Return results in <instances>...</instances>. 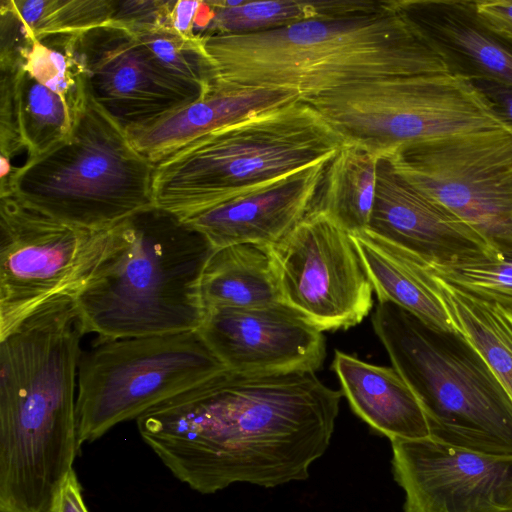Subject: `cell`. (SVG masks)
<instances>
[{"instance_id": "26", "label": "cell", "mask_w": 512, "mask_h": 512, "mask_svg": "<svg viewBox=\"0 0 512 512\" xmlns=\"http://www.w3.org/2000/svg\"><path fill=\"white\" fill-rule=\"evenodd\" d=\"M115 7L113 0H1V35L13 45L80 35L109 22Z\"/></svg>"}, {"instance_id": "1", "label": "cell", "mask_w": 512, "mask_h": 512, "mask_svg": "<svg viewBox=\"0 0 512 512\" xmlns=\"http://www.w3.org/2000/svg\"><path fill=\"white\" fill-rule=\"evenodd\" d=\"M342 396L312 370L226 369L136 421L164 466L198 493L234 483L272 488L309 477L330 444Z\"/></svg>"}, {"instance_id": "32", "label": "cell", "mask_w": 512, "mask_h": 512, "mask_svg": "<svg viewBox=\"0 0 512 512\" xmlns=\"http://www.w3.org/2000/svg\"><path fill=\"white\" fill-rule=\"evenodd\" d=\"M45 512H89L74 469L62 480Z\"/></svg>"}, {"instance_id": "27", "label": "cell", "mask_w": 512, "mask_h": 512, "mask_svg": "<svg viewBox=\"0 0 512 512\" xmlns=\"http://www.w3.org/2000/svg\"><path fill=\"white\" fill-rule=\"evenodd\" d=\"M0 66L12 71L18 126L28 159L39 157L68 139L85 106L75 108L29 75L16 59L0 61Z\"/></svg>"}, {"instance_id": "16", "label": "cell", "mask_w": 512, "mask_h": 512, "mask_svg": "<svg viewBox=\"0 0 512 512\" xmlns=\"http://www.w3.org/2000/svg\"><path fill=\"white\" fill-rule=\"evenodd\" d=\"M367 230L426 263L501 259L471 226L404 180L386 156L378 160Z\"/></svg>"}, {"instance_id": "14", "label": "cell", "mask_w": 512, "mask_h": 512, "mask_svg": "<svg viewBox=\"0 0 512 512\" xmlns=\"http://www.w3.org/2000/svg\"><path fill=\"white\" fill-rule=\"evenodd\" d=\"M404 512H512V456H493L434 439L391 441Z\"/></svg>"}, {"instance_id": "11", "label": "cell", "mask_w": 512, "mask_h": 512, "mask_svg": "<svg viewBox=\"0 0 512 512\" xmlns=\"http://www.w3.org/2000/svg\"><path fill=\"white\" fill-rule=\"evenodd\" d=\"M107 230L71 225L0 196V339L43 305L76 296Z\"/></svg>"}, {"instance_id": "4", "label": "cell", "mask_w": 512, "mask_h": 512, "mask_svg": "<svg viewBox=\"0 0 512 512\" xmlns=\"http://www.w3.org/2000/svg\"><path fill=\"white\" fill-rule=\"evenodd\" d=\"M208 239L155 206L107 230L104 249L75 296L85 332L119 339L199 330Z\"/></svg>"}, {"instance_id": "2", "label": "cell", "mask_w": 512, "mask_h": 512, "mask_svg": "<svg viewBox=\"0 0 512 512\" xmlns=\"http://www.w3.org/2000/svg\"><path fill=\"white\" fill-rule=\"evenodd\" d=\"M84 333L75 297L66 296L0 339V512H45L73 469Z\"/></svg>"}, {"instance_id": "7", "label": "cell", "mask_w": 512, "mask_h": 512, "mask_svg": "<svg viewBox=\"0 0 512 512\" xmlns=\"http://www.w3.org/2000/svg\"><path fill=\"white\" fill-rule=\"evenodd\" d=\"M153 173L154 164L88 89L69 138L14 167L0 196L71 225L106 230L154 206Z\"/></svg>"}, {"instance_id": "18", "label": "cell", "mask_w": 512, "mask_h": 512, "mask_svg": "<svg viewBox=\"0 0 512 512\" xmlns=\"http://www.w3.org/2000/svg\"><path fill=\"white\" fill-rule=\"evenodd\" d=\"M445 59L451 73L512 86V42L478 17L474 0H397Z\"/></svg>"}, {"instance_id": "24", "label": "cell", "mask_w": 512, "mask_h": 512, "mask_svg": "<svg viewBox=\"0 0 512 512\" xmlns=\"http://www.w3.org/2000/svg\"><path fill=\"white\" fill-rule=\"evenodd\" d=\"M432 278L455 332L480 354L512 400V311Z\"/></svg>"}, {"instance_id": "21", "label": "cell", "mask_w": 512, "mask_h": 512, "mask_svg": "<svg viewBox=\"0 0 512 512\" xmlns=\"http://www.w3.org/2000/svg\"><path fill=\"white\" fill-rule=\"evenodd\" d=\"M378 302H392L427 325L455 332L422 261L369 230L350 233Z\"/></svg>"}, {"instance_id": "15", "label": "cell", "mask_w": 512, "mask_h": 512, "mask_svg": "<svg viewBox=\"0 0 512 512\" xmlns=\"http://www.w3.org/2000/svg\"><path fill=\"white\" fill-rule=\"evenodd\" d=\"M199 332L227 369L317 371L326 356L323 332L285 303L209 308Z\"/></svg>"}, {"instance_id": "20", "label": "cell", "mask_w": 512, "mask_h": 512, "mask_svg": "<svg viewBox=\"0 0 512 512\" xmlns=\"http://www.w3.org/2000/svg\"><path fill=\"white\" fill-rule=\"evenodd\" d=\"M332 369L353 412L375 431L390 441L431 437L418 398L394 367L370 364L336 350Z\"/></svg>"}, {"instance_id": "13", "label": "cell", "mask_w": 512, "mask_h": 512, "mask_svg": "<svg viewBox=\"0 0 512 512\" xmlns=\"http://www.w3.org/2000/svg\"><path fill=\"white\" fill-rule=\"evenodd\" d=\"M73 48L91 95L126 129L210 91L167 71L127 27L113 20L74 35Z\"/></svg>"}, {"instance_id": "30", "label": "cell", "mask_w": 512, "mask_h": 512, "mask_svg": "<svg viewBox=\"0 0 512 512\" xmlns=\"http://www.w3.org/2000/svg\"><path fill=\"white\" fill-rule=\"evenodd\" d=\"M25 149L19 130L13 93L12 71L0 66V160L10 162Z\"/></svg>"}, {"instance_id": "10", "label": "cell", "mask_w": 512, "mask_h": 512, "mask_svg": "<svg viewBox=\"0 0 512 512\" xmlns=\"http://www.w3.org/2000/svg\"><path fill=\"white\" fill-rule=\"evenodd\" d=\"M386 157L410 185L512 260V127L439 137Z\"/></svg>"}, {"instance_id": "12", "label": "cell", "mask_w": 512, "mask_h": 512, "mask_svg": "<svg viewBox=\"0 0 512 512\" xmlns=\"http://www.w3.org/2000/svg\"><path fill=\"white\" fill-rule=\"evenodd\" d=\"M273 252L283 303L320 331L346 330L370 313L374 290L360 255L327 213L310 211Z\"/></svg>"}, {"instance_id": "29", "label": "cell", "mask_w": 512, "mask_h": 512, "mask_svg": "<svg viewBox=\"0 0 512 512\" xmlns=\"http://www.w3.org/2000/svg\"><path fill=\"white\" fill-rule=\"evenodd\" d=\"M434 277L484 301L512 311V260L468 259L445 263H426Z\"/></svg>"}, {"instance_id": "23", "label": "cell", "mask_w": 512, "mask_h": 512, "mask_svg": "<svg viewBox=\"0 0 512 512\" xmlns=\"http://www.w3.org/2000/svg\"><path fill=\"white\" fill-rule=\"evenodd\" d=\"M379 158L361 145L346 143L327 163L310 211L327 213L349 233L366 230L375 202Z\"/></svg>"}, {"instance_id": "28", "label": "cell", "mask_w": 512, "mask_h": 512, "mask_svg": "<svg viewBox=\"0 0 512 512\" xmlns=\"http://www.w3.org/2000/svg\"><path fill=\"white\" fill-rule=\"evenodd\" d=\"M124 26L173 75L206 90H211L217 84L214 67L204 50L200 35L185 37L163 23Z\"/></svg>"}, {"instance_id": "22", "label": "cell", "mask_w": 512, "mask_h": 512, "mask_svg": "<svg viewBox=\"0 0 512 512\" xmlns=\"http://www.w3.org/2000/svg\"><path fill=\"white\" fill-rule=\"evenodd\" d=\"M200 290L205 309L283 303L273 246L240 243L215 248Z\"/></svg>"}, {"instance_id": "19", "label": "cell", "mask_w": 512, "mask_h": 512, "mask_svg": "<svg viewBox=\"0 0 512 512\" xmlns=\"http://www.w3.org/2000/svg\"><path fill=\"white\" fill-rule=\"evenodd\" d=\"M297 100H301L299 94L289 90L216 84L203 97L126 130L137 150L155 165L220 128Z\"/></svg>"}, {"instance_id": "8", "label": "cell", "mask_w": 512, "mask_h": 512, "mask_svg": "<svg viewBox=\"0 0 512 512\" xmlns=\"http://www.w3.org/2000/svg\"><path fill=\"white\" fill-rule=\"evenodd\" d=\"M304 102L346 143L380 157L439 137L512 127L469 78L455 73L387 78Z\"/></svg>"}, {"instance_id": "31", "label": "cell", "mask_w": 512, "mask_h": 512, "mask_svg": "<svg viewBox=\"0 0 512 512\" xmlns=\"http://www.w3.org/2000/svg\"><path fill=\"white\" fill-rule=\"evenodd\" d=\"M475 10L491 31L512 42V0H476Z\"/></svg>"}, {"instance_id": "5", "label": "cell", "mask_w": 512, "mask_h": 512, "mask_svg": "<svg viewBox=\"0 0 512 512\" xmlns=\"http://www.w3.org/2000/svg\"><path fill=\"white\" fill-rule=\"evenodd\" d=\"M345 144L304 101L259 111L155 164L153 203L185 220L329 161Z\"/></svg>"}, {"instance_id": "17", "label": "cell", "mask_w": 512, "mask_h": 512, "mask_svg": "<svg viewBox=\"0 0 512 512\" xmlns=\"http://www.w3.org/2000/svg\"><path fill=\"white\" fill-rule=\"evenodd\" d=\"M329 161L184 221L201 232L214 248L240 243L274 246L311 210Z\"/></svg>"}, {"instance_id": "33", "label": "cell", "mask_w": 512, "mask_h": 512, "mask_svg": "<svg viewBox=\"0 0 512 512\" xmlns=\"http://www.w3.org/2000/svg\"><path fill=\"white\" fill-rule=\"evenodd\" d=\"M469 80L494 110L512 126V86L480 77L469 78Z\"/></svg>"}, {"instance_id": "25", "label": "cell", "mask_w": 512, "mask_h": 512, "mask_svg": "<svg viewBox=\"0 0 512 512\" xmlns=\"http://www.w3.org/2000/svg\"><path fill=\"white\" fill-rule=\"evenodd\" d=\"M214 16L201 36L250 34L286 27L314 19H331L370 14L382 10L387 1L373 0H264L243 1L228 7L209 1Z\"/></svg>"}, {"instance_id": "3", "label": "cell", "mask_w": 512, "mask_h": 512, "mask_svg": "<svg viewBox=\"0 0 512 512\" xmlns=\"http://www.w3.org/2000/svg\"><path fill=\"white\" fill-rule=\"evenodd\" d=\"M201 37L217 84L289 90L301 101L387 78L451 73L397 0L370 14Z\"/></svg>"}, {"instance_id": "6", "label": "cell", "mask_w": 512, "mask_h": 512, "mask_svg": "<svg viewBox=\"0 0 512 512\" xmlns=\"http://www.w3.org/2000/svg\"><path fill=\"white\" fill-rule=\"evenodd\" d=\"M372 325L392 367L418 398L432 439L512 456V400L460 334L437 330L388 301L378 302Z\"/></svg>"}, {"instance_id": "9", "label": "cell", "mask_w": 512, "mask_h": 512, "mask_svg": "<svg viewBox=\"0 0 512 512\" xmlns=\"http://www.w3.org/2000/svg\"><path fill=\"white\" fill-rule=\"evenodd\" d=\"M98 340L78 364L80 447L227 369L199 330Z\"/></svg>"}]
</instances>
